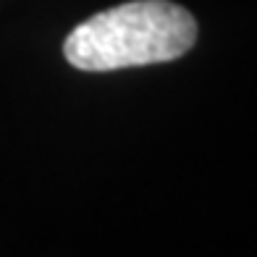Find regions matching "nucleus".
I'll return each instance as SVG.
<instances>
[{
  "label": "nucleus",
  "mask_w": 257,
  "mask_h": 257,
  "mask_svg": "<svg viewBox=\"0 0 257 257\" xmlns=\"http://www.w3.org/2000/svg\"><path fill=\"white\" fill-rule=\"evenodd\" d=\"M197 21L168 0H132L89 16L66 37L63 55L79 71H118L168 63L192 50Z\"/></svg>",
  "instance_id": "obj_1"
}]
</instances>
